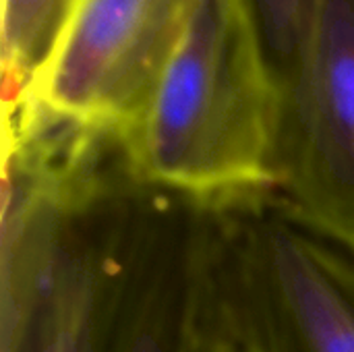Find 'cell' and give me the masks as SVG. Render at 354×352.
I'll return each mask as SVG.
<instances>
[{
    "label": "cell",
    "mask_w": 354,
    "mask_h": 352,
    "mask_svg": "<svg viewBox=\"0 0 354 352\" xmlns=\"http://www.w3.org/2000/svg\"><path fill=\"white\" fill-rule=\"evenodd\" d=\"M216 214L97 151L2 166L0 352H193L216 303Z\"/></svg>",
    "instance_id": "cell-1"
},
{
    "label": "cell",
    "mask_w": 354,
    "mask_h": 352,
    "mask_svg": "<svg viewBox=\"0 0 354 352\" xmlns=\"http://www.w3.org/2000/svg\"><path fill=\"white\" fill-rule=\"evenodd\" d=\"M280 95L239 0H203L122 135L133 178L212 214L274 199Z\"/></svg>",
    "instance_id": "cell-2"
},
{
    "label": "cell",
    "mask_w": 354,
    "mask_h": 352,
    "mask_svg": "<svg viewBox=\"0 0 354 352\" xmlns=\"http://www.w3.org/2000/svg\"><path fill=\"white\" fill-rule=\"evenodd\" d=\"M216 286L249 352H354V257L272 199L218 216Z\"/></svg>",
    "instance_id": "cell-3"
},
{
    "label": "cell",
    "mask_w": 354,
    "mask_h": 352,
    "mask_svg": "<svg viewBox=\"0 0 354 352\" xmlns=\"http://www.w3.org/2000/svg\"><path fill=\"white\" fill-rule=\"evenodd\" d=\"M276 176L282 212L354 257V0H317L305 58L280 93Z\"/></svg>",
    "instance_id": "cell-4"
},
{
    "label": "cell",
    "mask_w": 354,
    "mask_h": 352,
    "mask_svg": "<svg viewBox=\"0 0 354 352\" xmlns=\"http://www.w3.org/2000/svg\"><path fill=\"white\" fill-rule=\"evenodd\" d=\"M201 2L77 0L27 98L77 124L127 135L145 112Z\"/></svg>",
    "instance_id": "cell-5"
},
{
    "label": "cell",
    "mask_w": 354,
    "mask_h": 352,
    "mask_svg": "<svg viewBox=\"0 0 354 352\" xmlns=\"http://www.w3.org/2000/svg\"><path fill=\"white\" fill-rule=\"evenodd\" d=\"M77 0H2V104L31 93L44 75Z\"/></svg>",
    "instance_id": "cell-6"
},
{
    "label": "cell",
    "mask_w": 354,
    "mask_h": 352,
    "mask_svg": "<svg viewBox=\"0 0 354 352\" xmlns=\"http://www.w3.org/2000/svg\"><path fill=\"white\" fill-rule=\"evenodd\" d=\"M278 95L295 79L305 58L317 0H239Z\"/></svg>",
    "instance_id": "cell-7"
},
{
    "label": "cell",
    "mask_w": 354,
    "mask_h": 352,
    "mask_svg": "<svg viewBox=\"0 0 354 352\" xmlns=\"http://www.w3.org/2000/svg\"><path fill=\"white\" fill-rule=\"evenodd\" d=\"M193 352H249L245 349V344L239 340V336L232 332V328L228 326V322H226V317L222 313L220 299H218V288H216L214 311H212L205 328L201 330Z\"/></svg>",
    "instance_id": "cell-8"
}]
</instances>
